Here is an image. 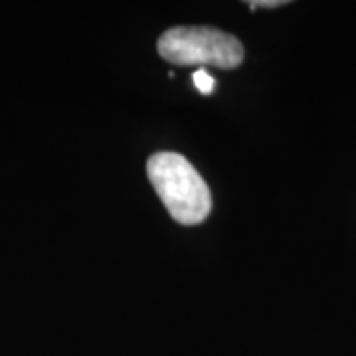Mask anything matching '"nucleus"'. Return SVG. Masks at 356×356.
I'll use <instances>...</instances> for the list:
<instances>
[{"instance_id":"nucleus-1","label":"nucleus","mask_w":356,"mask_h":356,"mask_svg":"<svg viewBox=\"0 0 356 356\" xmlns=\"http://www.w3.org/2000/svg\"><path fill=\"white\" fill-rule=\"evenodd\" d=\"M147 175L168 214L182 226H196L212 210V194L198 170L178 153H156Z\"/></svg>"},{"instance_id":"nucleus-2","label":"nucleus","mask_w":356,"mask_h":356,"mask_svg":"<svg viewBox=\"0 0 356 356\" xmlns=\"http://www.w3.org/2000/svg\"><path fill=\"white\" fill-rule=\"evenodd\" d=\"M156 50L165 62L177 65H214L234 70L243 62L240 40L216 28L177 26L161 36Z\"/></svg>"},{"instance_id":"nucleus-3","label":"nucleus","mask_w":356,"mask_h":356,"mask_svg":"<svg viewBox=\"0 0 356 356\" xmlns=\"http://www.w3.org/2000/svg\"><path fill=\"white\" fill-rule=\"evenodd\" d=\"M194 86L198 89V93H202V95H210V93H214V89H216V79L208 74V70H204V67H198L196 72H194Z\"/></svg>"},{"instance_id":"nucleus-4","label":"nucleus","mask_w":356,"mask_h":356,"mask_svg":"<svg viewBox=\"0 0 356 356\" xmlns=\"http://www.w3.org/2000/svg\"><path fill=\"white\" fill-rule=\"evenodd\" d=\"M283 0H257V2H248V6L255 10V8H275V6H283Z\"/></svg>"}]
</instances>
